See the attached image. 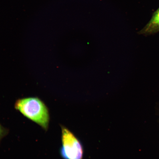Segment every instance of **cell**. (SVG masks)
<instances>
[{"label":"cell","mask_w":159,"mask_h":159,"mask_svg":"<svg viewBox=\"0 0 159 159\" xmlns=\"http://www.w3.org/2000/svg\"><path fill=\"white\" fill-rule=\"evenodd\" d=\"M15 108L45 130L48 128L49 121L48 109L39 98L30 97L18 99L15 103Z\"/></svg>","instance_id":"6da1fadb"},{"label":"cell","mask_w":159,"mask_h":159,"mask_svg":"<svg viewBox=\"0 0 159 159\" xmlns=\"http://www.w3.org/2000/svg\"><path fill=\"white\" fill-rule=\"evenodd\" d=\"M62 146L60 154L64 159H83L84 148L79 139L69 129L61 126Z\"/></svg>","instance_id":"7a4b0ae2"},{"label":"cell","mask_w":159,"mask_h":159,"mask_svg":"<svg viewBox=\"0 0 159 159\" xmlns=\"http://www.w3.org/2000/svg\"><path fill=\"white\" fill-rule=\"evenodd\" d=\"M159 32V7L153 14L152 18L142 30L139 34L145 35L154 34Z\"/></svg>","instance_id":"3957f363"},{"label":"cell","mask_w":159,"mask_h":159,"mask_svg":"<svg viewBox=\"0 0 159 159\" xmlns=\"http://www.w3.org/2000/svg\"><path fill=\"white\" fill-rule=\"evenodd\" d=\"M4 133V130H3V127L0 124V139L3 137Z\"/></svg>","instance_id":"277c9868"}]
</instances>
